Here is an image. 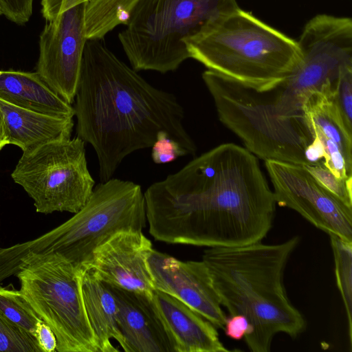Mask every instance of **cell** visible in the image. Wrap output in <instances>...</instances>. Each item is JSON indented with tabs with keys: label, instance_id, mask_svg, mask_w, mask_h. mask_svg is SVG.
Listing matches in <instances>:
<instances>
[{
	"label": "cell",
	"instance_id": "6da1fadb",
	"mask_svg": "<svg viewBox=\"0 0 352 352\" xmlns=\"http://www.w3.org/2000/svg\"><path fill=\"white\" fill-rule=\"evenodd\" d=\"M149 233L157 241L236 247L270 231L276 199L258 158L224 143L194 157L144 192Z\"/></svg>",
	"mask_w": 352,
	"mask_h": 352
},
{
	"label": "cell",
	"instance_id": "7a4b0ae2",
	"mask_svg": "<svg viewBox=\"0 0 352 352\" xmlns=\"http://www.w3.org/2000/svg\"><path fill=\"white\" fill-rule=\"evenodd\" d=\"M102 40L85 43L74 107L78 137L93 146L100 182L126 156L152 147L160 131L194 156L197 146L176 96L148 83Z\"/></svg>",
	"mask_w": 352,
	"mask_h": 352
},
{
	"label": "cell",
	"instance_id": "3957f363",
	"mask_svg": "<svg viewBox=\"0 0 352 352\" xmlns=\"http://www.w3.org/2000/svg\"><path fill=\"white\" fill-rule=\"evenodd\" d=\"M299 241L294 236L277 244L260 241L204 251L202 261L221 306L230 315L241 314L249 321L250 331L244 340L252 352H269L278 333L295 338L306 328L283 283L285 269Z\"/></svg>",
	"mask_w": 352,
	"mask_h": 352
},
{
	"label": "cell",
	"instance_id": "277c9868",
	"mask_svg": "<svg viewBox=\"0 0 352 352\" xmlns=\"http://www.w3.org/2000/svg\"><path fill=\"white\" fill-rule=\"evenodd\" d=\"M146 222L139 184L113 177L100 182L86 204L63 224L34 240L0 248V283L25 260L47 254L86 269L100 245L122 231H142Z\"/></svg>",
	"mask_w": 352,
	"mask_h": 352
},
{
	"label": "cell",
	"instance_id": "5b68a950",
	"mask_svg": "<svg viewBox=\"0 0 352 352\" xmlns=\"http://www.w3.org/2000/svg\"><path fill=\"white\" fill-rule=\"evenodd\" d=\"M185 43L190 58L208 70L260 91L283 81L300 58L297 41L240 8Z\"/></svg>",
	"mask_w": 352,
	"mask_h": 352
},
{
	"label": "cell",
	"instance_id": "8992f818",
	"mask_svg": "<svg viewBox=\"0 0 352 352\" xmlns=\"http://www.w3.org/2000/svg\"><path fill=\"white\" fill-rule=\"evenodd\" d=\"M238 9L236 0H138L119 41L136 72H174L190 58L186 40Z\"/></svg>",
	"mask_w": 352,
	"mask_h": 352
},
{
	"label": "cell",
	"instance_id": "52a82bcc",
	"mask_svg": "<svg viewBox=\"0 0 352 352\" xmlns=\"http://www.w3.org/2000/svg\"><path fill=\"white\" fill-rule=\"evenodd\" d=\"M221 123L262 160L307 165L305 149L313 136L304 115L283 117L272 90L260 91L210 70L202 74Z\"/></svg>",
	"mask_w": 352,
	"mask_h": 352
},
{
	"label": "cell",
	"instance_id": "ba28073f",
	"mask_svg": "<svg viewBox=\"0 0 352 352\" xmlns=\"http://www.w3.org/2000/svg\"><path fill=\"white\" fill-rule=\"evenodd\" d=\"M84 270L47 254L25 260L14 275L28 302L54 333L57 352H100L82 295Z\"/></svg>",
	"mask_w": 352,
	"mask_h": 352
},
{
	"label": "cell",
	"instance_id": "9c48e42d",
	"mask_svg": "<svg viewBox=\"0 0 352 352\" xmlns=\"http://www.w3.org/2000/svg\"><path fill=\"white\" fill-rule=\"evenodd\" d=\"M34 200L37 212L76 213L91 196L85 142L79 137L59 140L23 152L11 174Z\"/></svg>",
	"mask_w": 352,
	"mask_h": 352
},
{
	"label": "cell",
	"instance_id": "30bf717a",
	"mask_svg": "<svg viewBox=\"0 0 352 352\" xmlns=\"http://www.w3.org/2000/svg\"><path fill=\"white\" fill-rule=\"evenodd\" d=\"M298 45L300 58L289 76L272 89L277 113L303 115L302 107L327 83L336 84L342 70L352 65V21L318 14L305 26Z\"/></svg>",
	"mask_w": 352,
	"mask_h": 352
},
{
	"label": "cell",
	"instance_id": "8fae6325",
	"mask_svg": "<svg viewBox=\"0 0 352 352\" xmlns=\"http://www.w3.org/2000/svg\"><path fill=\"white\" fill-rule=\"evenodd\" d=\"M87 0H41L45 24L39 36L36 72L72 104L77 90L85 43Z\"/></svg>",
	"mask_w": 352,
	"mask_h": 352
},
{
	"label": "cell",
	"instance_id": "7c38bea8",
	"mask_svg": "<svg viewBox=\"0 0 352 352\" xmlns=\"http://www.w3.org/2000/svg\"><path fill=\"white\" fill-rule=\"evenodd\" d=\"M276 204L295 210L317 228L352 241V208L322 186L302 165L265 161Z\"/></svg>",
	"mask_w": 352,
	"mask_h": 352
},
{
	"label": "cell",
	"instance_id": "4fadbf2b",
	"mask_svg": "<svg viewBox=\"0 0 352 352\" xmlns=\"http://www.w3.org/2000/svg\"><path fill=\"white\" fill-rule=\"evenodd\" d=\"M147 262L155 289L181 300L217 329L224 328L227 316L202 260L182 261L153 248Z\"/></svg>",
	"mask_w": 352,
	"mask_h": 352
},
{
	"label": "cell",
	"instance_id": "5bb4252c",
	"mask_svg": "<svg viewBox=\"0 0 352 352\" xmlns=\"http://www.w3.org/2000/svg\"><path fill=\"white\" fill-rule=\"evenodd\" d=\"M152 250L142 231H122L95 250L87 267L111 286L151 296L155 288L147 258Z\"/></svg>",
	"mask_w": 352,
	"mask_h": 352
},
{
	"label": "cell",
	"instance_id": "9a60e30c",
	"mask_svg": "<svg viewBox=\"0 0 352 352\" xmlns=\"http://www.w3.org/2000/svg\"><path fill=\"white\" fill-rule=\"evenodd\" d=\"M336 84L327 83L305 102L302 113L312 136L325 152L322 164L339 178L352 177V134L346 129L332 100Z\"/></svg>",
	"mask_w": 352,
	"mask_h": 352
},
{
	"label": "cell",
	"instance_id": "2e32d148",
	"mask_svg": "<svg viewBox=\"0 0 352 352\" xmlns=\"http://www.w3.org/2000/svg\"><path fill=\"white\" fill-rule=\"evenodd\" d=\"M108 285V284H107ZM116 300L125 352H175L151 296L109 285Z\"/></svg>",
	"mask_w": 352,
	"mask_h": 352
},
{
	"label": "cell",
	"instance_id": "e0dca14e",
	"mask_svg": "<svg viewBox=\"0 0 352 352\" xmlns=\"http://www.w3.org/2000/svg\"><path fill=\"white\" fill-rule=\"evenodd\" d=\"M151 300L175 352L230 351L220 341L217 328L181 300L157 289Z\"/></svg>",
	"mask_w": 352,
	"mask_h": 352
},
{
	"label": "cell",
	"instance_id": "ac0fdd59",
	"mask_svg": "<svg viewBox=\"0 0 352 352\" xmlns=\"http://www.w3.org/2000/svg\"><path fill=\"white\" fill-rule=\"evenodd\" d=\"M9 144L23 152L44 144L71 138L73 118H62L19 107L0 99Z\"/></svg>",
	"mask_w": 352,
	"mask_h": 352
},
{
	"label": "cell",
	"instance_id": "d6986e66",
	"mask_svg": "<svg viewBox=\"0 0 352 352\" xmlns=\"http://www.w3.org/2000/svg\"><path fill=\"white\" fill-rule=\"evenodd\" d=\"M0 99L13 105L73 118L74 107L55 93L35 72L0 70Z\"/></svg>",
	"mask_w": 352,
	"mask_h": 352
},
{
	"label": "cell",
	"instance_id": "ffe728a7",
	"mask_svg": "<svg viewBox=\"0 0 352 352\" xmlns=\"http://www.w3.org/2000/svg\"><path fill=\"white\" fill-rule=\"evenodd\" d=\"M81 290L87 316L100 352H117L111 343L116 340L123 350L124 339L118 324L116 300L109 285L98 278L89 268L84 270Z\"/></svg>",
	"mask_w": 352,
	"mask_h": 352
},
{
	"label": "cell",
	"instance_id": "44dd1931",
	"mask_svg": "<svg viewBox=\"0 0 352 352\" xmlns=\"http://www.w3.org/2000/svg\"><path fill=\"white\" fill-rule=\"evenodd\" d=\"M138 0H87L85 33L87 39H103L120 25H126Z\"/></svg>",
	"mask_w": 352,
	"mask_h": 352
},
{
	"label": "cell",
	"instance_id": "7402d4cb",
	"mask_svg": "<svg viewBox=\"0 0 352 352\" xmlns=\"http://www.w3.org/2000/svg\"><path fill=\"white\" fill-rule=\"evenodd\" d=\"M335 275L346 313L350 345L352 344V241L330 234Z\"/></svg>",
	"mask_w": 352,
	"mask_h": 352
},
{
	"label": "cell",
	"instance_id": "603a6c76",
	"mask_svg": "<svg viewBox=\"0 0 352 352\" xmlns=\"http://www.w3.org/2000/svg\"><path fill=\"white\" fill-rule=\"evenodd\" d=\"M0 314L34 337L38 322L43 321L21 291L14 289L12 284L5 287L0 286Z\"/></svg>",
	"mask_w": 352,
	"mask_h": 352
},
{
	"label": "cell",
	"instance_id": "cb8c5ba5",
	"mask_svg": "<svg viewBox=\"0 0 352 352\" xmlns=\"http://www.w3.org/2000/svg\"><path fill=\"white\" fill-rule=\"evenodd\" d=\"M0 352H42L36 338L0 314Z\"/></svg>",
	"mask_w": 352,
	"mask_h": 352
},
{
	"label": "cell",
	"instance_id": "d4e9b609",
	"mask_svg": "<svg viewBox=\"0 0 352 352\" xmlns=\"http://www.w3.org/2000/svg\"><path fill=\"white\" fill-rule=\"evenodd\" d=\"M332 100L346 129L352 134V65L340 74L333 90Z\"/></svg>",
	"mask_w": 352,
	"mask_h": 352
},
{
	"label": "cell",
	"instance_id": "484cf974",
	"mask_svg": "<svg viewBox=\"0 0 352 352\" xmlns=\"http://www.w3.org/2000/svg\"><path fill=\"white\" fill-rule=\"evenodd\" d=\"M303 166L322 186L352 208V177L339 178L322 164Z\"/></svg>",
	"mask_w": 352,
	"mask_h": 352
},
{
	"label": "cell",
	"instance_id": "4316f807",
	"mask_svg": "<svg viewBox=\"0 0 352 352\" xmlns=\"http://www.w3.org/2000/svg\"><path fill=\"white\" fill-rule=\"evenodd\" d=\"M188 155V152L164 131H160L152 146L151 157L157 164L175 161L177 157Z\"/></svg>",
	"mask_w": 352,
	"mask_h": 352
},
{
	"label": "cell",
	"instance_id": "83f0119b",
	"mask_svg": "<svg viewBox=\"0 0 352 352\" xmlns=\"http://www.w3.org/2000/svg\"><path fill=\"white\" fill-rule=\"evenodd\" d=\"M33 1L34 0H0L2 15L17 25H24L32 16Z\"/></svg>",
	"mask_w": 352,
	"mask_h": 352
},
{
	"label": "cell",
	"instance_id": "f1b7e54d",
	"mask_svg": "<svg viewBox=\"0 0 352 352\" xmlns=\"http://www.w3.org/2000/svg\"><path fill=\"white\" fill-rule=\"evenodd\" d=\"M223 329L226 336L234 340H241L249 333L250 325L245 316L230 315L227 317Z\"/></svg>",
	"mask_w": 352,
	"mask_h": 352
},
{
	"label": "cell",
	"instance_id": "f546056e",
	"mask_svg": "<svg viewBox=\"0 0 352 352\" xmlns=\"http://www.w3.org/2000/svg\"><path fill=\"white\" fill-rule=\"evenodd\" d=\"M35 338L42 352L56 351L57 341L55 334L43 321L38 322Z\"/></svg>",
	"mask_w": 352,
	"mask_h": 352
},
{
	"label": "cell",
	"instance_id": "4dcf8cb0",
	"mask_svg": "<svg viewBox=\"0 0 352 352\" xmlns=\"http://www.w3.org/2000/svg\"><path fill=\"white\" fill-rule=\"evenodd\" d=\"M9 144L8 135L3 112L0 108V150Z\"/></svg>",
	"mask_w": 352,
	"mask_h": 352
},
{
	"label": "cell",
	"instance_id": "1f68e13d",
	"mask_svg": "<svg viewBox=\"0 0 352 352\" xmlns=\"http://www.w3.org/2000/svg\"><path fill=\"white\" fill-rule=\"evenodd\" d=\"M0 15H2L1 8H0Z\"/></svg>",
	"mask_w": 352,
	"mask_h": 352
}]
</instances>
